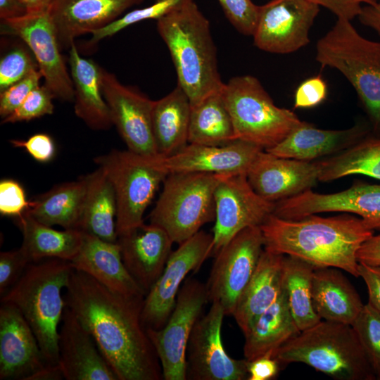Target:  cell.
<instances>
[{"label":"cell","instance_id":"1","mask_svg":"<svg viewBox=\"0 0 380 380\" xmlns=\"http://www.w3.org/2000/svg\"><path fill=\"white\" fill-rule=\"evenodd\" d=\"M66 306L91 334L118 380H160L162 367L141 313L145 296L114 292L72 268Z\"/></svg>","mask_w":380,"mask_h":380},{"label":"cell","instance_id":"2","mask_svg":"<svg viewBox=\"0 0 380 380\" xmlns=\"http://www.w3.org/2000/svg\"><path fill=\"white\" fill-rule=\"evenodd\" d=\"M264 248L304 260L315 267H335L359 277L357 252L374 230L348 214L297 220L271 214L260 226Z\"/></svg>","mask_w":380,"mask_h":380},{"label":"cell","instance_id":"3","mask_svg":"<svg viewBox=\"0 0 380 380\" xmlns=\"http://www.w3.org/2000/svg\"><path fill=\"white\" fill-rule=\"evenodd\" d=\"M156 27L191 106L222 89L210 23L194 1L157 20Z\"/></svg>","mask_w":380,"mask_h":380},{"label":"cell","instance_id":"4","mask_svg":"<svg viewBox=\"0 0 380 380\" xmlns=\"http://www.w3.org/2000/svg\"><path fill=\"white\" fill-rule=\"evenodd\" d=\"M72 267L69 261L46 258L30 262L1 302L15 306L27 322L47 365H58V331L66 306L63 290Z\"/></svg>","mask_w":380,"mask_h":380},{"label":"cell","instance_id":"5","mask_svg":"<svg viewBox=\"0 0 380 380\" xmlns=\"http://www.w3.org/2000/svg\"><path fill=\"white\" fill-rule=\"evenodd\" d=\"M280 365L299 362L336 380H374L376 375L350 324L321 320L273 355Z\"/></svg>","mask_w":380,"mask_h":380},{"label":"cell","instance_id":"6","mask_svg":"<svg viewBox=\"0 0 380 380\" xmlns=\"http://www.w3.org/2000/svg\"><path fill=\"white\" fill-rule=\"evenodd\" d=\"M315 59L347 79L368 115L373 133L380 135V42L362 36L350 20L337 18L317 41Z\"/></svg>","mask_w":380,"mask_h":380},{"label":"cell","instance_id":"7","mask_svg":"<svg viewBox=\"0 0 380 380\" xmlns=\"http://www.w3.org/2000/svg\"><path fill=\"white\" fill-rule=\"evenodd\" d=\"M229 175L203 172L168 174L150 215V223L181 244L215 220V191Z\"/></svg>","mask_w":380,"mask_h":380},{"label":"cell","instance_id":"8","mask_svg":"<svg viewBox=\"0 0 380 380\" xmlns=\"http://www.w3.org/2000/svg\"><path fill=\"white\" fill-rule=\"evenodd\" d=\"M222 92L236 140L265 151L280 143L302 122L292 110L276 106L253 75L233 77Z\"/></svg>","mask_w":380,"mask_h":380},{"label":"cell","instance_id":"9","mask_svg":"<svg viewBox=\"0 0 380 380\" xmlns=\"http://www.w3.org/2000/svg\"><path fill=\"white\" fill-rule=\"evenodd\" d=\"M94 162L104 170L114 189L117 235L143 223L146 210L168 175L159 156L113 150L97 156Z\"/></svg>","mask_w":380,"mask_h":380},{"label":"cell","instance_id":"10","mask_svg":"<svg viewBox=\"0 0 380 380\" xmlns=\"http://www.w3.org/2000/svg\"><path fill=\"white\" fill-rule=\"evenodd\" d=\"M263 250L260 227L254 226L239 232L215 255L205 286L208 301L220 304L225 315H233Z\"/></svg>","mask_w":380,"mask_h":380},{"label":"cell","instance_id":"11","mask_svg":"<svg viewBox=\"0 0 380 380\" xmlns=\"http://www.w3.org/2000/svg\"><path fill=\"white\" fill-rule=\"evenodd\" d=\"M208 301L206 286L195 279L182 285L170 316L158 330L146 329L165 380L186 379V348L191 331Z\"/></svg>","mask_w":380,"mask_h":380},{"label":"cell","instance_id":"12","mask_svg":"<svg viewBox=\"0 0 380 380\" xmlns=\"http://www.w3.org/2000/svg\"><path fill=\"white\" fill-rule=\"evenodd\" d=\"M213 249V234L200 230L170 253L162 274L144 299L141 317L146 329L158 330L165 326L185 277L201 268Z\"/></svg>","mask_w":380,"mask_h":380},{"label":"cell","instance_id":"13","mask_svg":"<svg viewBox=\"0 0 380 380\" xmlns=\"http://www.w3.org/2000/svg\"><path fill=\"white\" fill-rule=\"evenodd\" d=\"M224 310L212 303L190 335L186 348V379L244 380L248 378L246 359L231 357L221 338Z\"/></svg>","mask_w":380,"mask_h":380},{"label":"cell","instance_id":"14","mask_svg":"<svg viewBox=\"0 0 380 380\" xmlns=\"http://www.w3.org/2000/svg\"><path fill=\"white\" fill-rule=\"evenodd\" d=\"M319 6L310 0H270L260 6L253 34L255 46L276 54L293 53L310 42Z\"/></svg>","mask_w":380,"mask_h":380},{"label":"cell","instance_id":"15","mask_svg":"<svg viewBox=\"0 0 380 380\" xmlns=\"http://www.w3.org/2000/svg\"><path fill=\"white\" fill-rule=\"evenodd\" d=\"M3 21L4 32L19 37L34 55L45 86L55 98L74 101L72 80L60 52L59 40L49 11L27 13Z\"/></svg>","mask_w":380,"mask_h":380},{"label":"cell","instance_id":"16","mask_svg":"<svg viewBox=\"0 0 380 380\" xmlns=\"http://www.w3.org/2000/svg\"><path fill=\"white\" fill-rule=\"evenodd\" d=\"M215 217L213 253L243 229L260 226L274 212L275 202L258 194L246 175H229L215 191Z\"/></svg>","mask_w":380,"mask_h":380},{"label":"cell","instance_id":"17","mask_svg":"<svg viewBox=\"0 0 380 380\" xmlns=\"http://www.w3.org/2000/svg\"><path fill=\"white\" fill-rule=\"evenodd\" d=\"M101 85L113 124L127 149L143 156H158L152 128L154 101L137 88L122 84L103 68Z\"/></svg>","mask_w":380,"mask_h":380},{"label":"cell","instance_id":"18","mask_svg":"<svg viewBox=\"0 0 380 380\" xmlns=\"http://www.w3.org/2000/svg\"><path fill=\"white\" fill-rule=\"evenodd\" d=\"M327 212L356 214L366 226L380 229V184L358 183L334 194H318L308 189L275 202L273 214L286 220L300 219Z\"/></svg>","mask_w":380,"mask_h":380},{"label":"cell","instance_id":"19","mask_svg":"<svg viewBox=\"0 0 380 380\" xmlns=\"http://www.w3.org/2000/svg\"><path fill=\"white\" fill-rule=\"evenodd\" d=\"M1 303L0 379L30 380L47 364L22 313L13 305Z\"/></svg>","mask_w":380,"mask_h":380},{"label":"cell","instance_id":"20","mask_svg":"<svg viewBox=\"0 0 380 380\" xmlns=\"http://www.w3.org/2000/svg\"><path fill=\"white\" fill-rule=\"evenodd\" d=\"M262 151L241 140L222 146L188 144L174 155L159 156V161L167 174L203 172L247 175Z\"/></svg>","mask_w":380,"mask_h":380},{"label":"cell","instance_id":"21","mask_svg":"<svg viewBox=\"0 0 380 380\" xmlns=\"http://www.w3.org/2000/svg\"><path fill=\"white\" fill-rule=\"evenodd\" d=\"M123 263L146 295L162 274L173 241L161 227L144 222L117 235Z\"/></svg>","mask_w":380,"mask_h":380},{"label":"cell","instance_id":"22","mask_svg":"<svg viewBox=\"0 0 380 380\" xmlns=\"http://www.w3.org/2000/svg\"><path fill=\"white\" fill-rule=\"evenodd\" d=\"M58 365L67 380H118L91 334L65 306L58 331Z\"/></svg>","mask_w":380,"mask_h":380},{"label":"cell","instance_id":"23","mask_svg":"<svg viewBox=\"0 0 380 380\" xmlns=\"http://www.w3.org/2000/svg\"><path fill=\"white\" fill-rule=\"evenodd\" d=\"M319 163L275 156L261 151L247 174L253 190L272 201L295 196L314 186Z\"/></svg>","mask_w":380,"mask_h":380},{"label":"cell","instance_id":"24","mask_svg":"<svg viewBox=\"0 0 380 380\" xmlns=\"http://www.w3.org/2000/svg\"><path fill=\"white\" fill-rule=\"evenodd\" d=\"M143 0H53L49 10L59 43L70 46L77 37L111 23Z\"/></svg>","mask_w":380,"mask_h":380},{"label":"cell","instance_id":"25","mask_svg":"<svg viewBox=\"0 0 380 380\" xmlns=\"http://www.w3.org/2000/svg\"><path fill=\"white\" fill-rule=\"evenodd\" d=\"M83 232L81 247L69 261L75 270L84 272L110 290L127 296H145V292L125 267L118 244Z\"/></svg>","mask_w":380,"mask_h":380},{"label":"cell","instance_id":"26","mask_svg":"<svg viewBox=\"0 0 380 380\" xmlns=\"http://www.w3.org/2000/svg\"><path fill=\"white\" fill-rule=\"evenodd\" d=\"M361 124L340 130L318 129L305 121L275 146L265 151L280 158L311 161L338 153L368 134Z\"/></svg>","mask_w":380,"mask_h":380},{"label":"cell","instance_id":"27","mask_svg":"<svg viewBox=\"0 0 380 380\" xmlns=\"http://www.w3.org/2000/svg\"><path fill=\"white\" fill-rule=\"evenodd\" d=\"M284 255L265 248L262 251L232 315L243 335L278 298L283 287Z\"/></svg>","mask_w":380,"mask_h":380},{"label":"cell","instance_id":"28","mask_svg":"<svg viewBox=\"0 0 380 380\" xmlns=\"http://www.w3.org/2000/svg\"><path fill=\"white\" fill-rule=\"evenodd\" d=\"M70 48L75 115L91 129H108L113 124L102 91L103 68L91 59L82 57L74 42Z\"/></svg>","mask_w":380,"mask_h":380},{"label":"cell","instance_id":"29","mask_svg":"<svg viewBox=\"0 0 380 380\" xmlns=\"http://www.w3.org/2000/svg\"><path fill=\"white\" fill-rule=\"evenodd\" d=\"M312 304L322 320L350 324L365 304L354 286L335 267H315L312 283Z\"/></svg>","mask_w":380,"mask_h":380},{"label":"cell","instance_id":"30","mask_svg":"<svg viewBox=\"0 0 380 380\" xmlns=\"http://www.w3.org/2000/svg\"><path fill=\"white\" fill-rule=\"evenodd\" d=\"M300 331L289 309L284 286L276 301L257 319L244 335L243 354L251 361L274 353Z\"/></svg>","mask_w":380,"mask_h":380},{"label":"cell","instance_id":"31","mask_svg":"<svg viewBox=\"0 0 380 380\" xmlns=\"http://www.w3.org/2000/svg\"><path fill=\"white\" fill-rule=\"evenodd\" d=\"M191 109L187 95L178 85L164 97L154 101L152 128L158 156H170L189 144Z\"/></svg>","mask_w":380,"mask_h":380},{"label":"cell","instance_id":"32","mask_svg":"<svg viewBox=\"0 0 380 380\" xmlns=\"http://www.w3.org/2000/svg\"><path fill=\"white\" fill-rule=\"evenodd\" d=\"M16 220L23 237L21 247L30 262L46 258L71 261L81 247L83 232L80 229H54L39 222L27 211Z\"/></svg>","mask_w":380,"mask_h":380},{"label":"cell","instance_id":"33","mask_svg":"<svg viewBox=\"0 0 380 380\" xmlns=\"http://www.w3.org/2000/svg\"><path fill=\"white\" fill-rule=\"evenodd\" d=\"M84 177L87 190L79 229L116 242L117 203L112 183L99 167Z\"/></svg>","mask_w":380,"mask_h":380},{"label":"cell","instance_id":"34","mask_svg":"<svg viewBox=\"0 0 380 380\" xmlns=\"http://www.w3.org/2000/svg\"><path fill=\"white\" fill-rule=\"evenodd\" d=\"M86 190V179L82 176L76 181L55 186L32 201L26 211L47 226L79 229Z\"/></svg>","mask_w":380,"mask_h":380},{"label":"cell","instance_id":"35","mask_svg":"<svg viewBox=\"0 0 380 380\" xmlns=\"http://www.w3.org/2000/svg\"><path fill=\"white\" fill-rule=\"evenodd\" d=\"M222 91L191 106L189 144L222 146L236 140Z\"/></svg>","mask_w":380,"mask_h":380},{"label":"cell","instance_id":"36","mask_svg":"<svg viewBox=\"0 0 380 380\" xmlns=\"http://www.w3.org/2000/svg\"><path fill=\"white\" fill-rule=\"evenodd\" d=\"M318 180L329 182L351 175L380 180V135L368 134L336 155L319 161Z\"/></svg>","mask_w":380,"mask_h":380},{"label":"cell","instance_id":"37","mask_svg":"<svg viewBox=\"0 0 380 380\" xmlns=\"http://www.w3.org/2000/svg\"><path fill=\"white\" fill-rule=\"evenodd\" d=\"M315 268L299 258L284 255L283 286L290 311L300 331L322 320L312 304V283Z\"/></svg>","mask_w":380,"mask_h":380},{"label":"cell","instance_id":"38","mask_svg":"<svg viewBox=\"0 0 380 380\" xmlns=\"http://www.w3.org/2000/svg\"><path fill=\"white\" fill-rule=\"evenodd\" d=\"M194 0H156L142 8L127 12L106 27L91 33L89 44L93 45L101 40L112 37L123 29L146 20H158L160 18L180 9Z\"/></svg>","mask_w":380,"mask_h":380},{"label":"cell","instance_id":"39","mask_svg":"<svg viewBox=\"0 0 380 380\" xmlns=\"http://www.w3.org/2000/svg\"><path fill=\"white\" fill-rule=\"evenodd\" d=\"M368 361L380 380V313L369 303L351 324Z\"/></svg>","mask_w":380,"mask_h":380},{"label":"cell","instance_id":"40","mask_svg":"<svg viewBox=\"0 0 380 380\" xmlns=\"http://www.w3.org/2000/svg\"><path fill=\"white\" fill-rule=\"evenodd\" d=\"M39 70L30 49L17 46L9 50L0 61V92Z\"/></svg>","mask_w":380,"mask_h":380},{"label":"cell","instance_id":"41","mask_svg":"<svg viewBox=\"0 0 380 380\" xmlns=\"http://www.w3.org/2000/svg\"><path fill=\"white\" fill-rule=\"evenodd\" d=\"M52 92L45 85L37 86L27 95L23 103L8 116L2 120L3 123H15L29 121L53 113Z\"/></svg>","mask_w":380,"mask_h":380},{"label":"cell","instance_id":"42","mask_svg":"<svg viewBox=\"0 0 380 380\" xmlns=\"http://www.w3.org/2000/svg\"><path fill=\"white\" fill-rule=\"evenodd\" d=\"M228 20L240 33L253 36L258 23L260 6L252 0H217Z\"/></svg>","mask_w":380,"mask_h":380},{"label":"cell","instance_id":"43","mask_svg":"<svg viewBox=\"0 0 380 380\" xmlns=\"http://www.w3.org/2000/svg\"><path fill=\"white\" fill-rule=\"evenodd\" d=\"M42 75L36 70L0 93V115L4 119L25 99L30 91L39 86Z\"/></svg>","mask_w":380,"mask_h":380},{"label":"cell","instance_id":"44","mask_svg":"<svg viewBox=\"0 0 380 380\" xmlns=\"http://www.w3.org/2000/svg\"><path fill=\"white\" fill-rule=\"evenodd\" d=\"M30 261L20 246L0 253V294L2 296L25 272Z\"/></svg>","mask_w":380,"mask_h":380},{"label":"cell","instance_id":"45","mask_svg":"<svg viewBox=\"0 0 380 380\" xmlns=\"http://www.w3.org/2000/svg\"><path fill=\"white\" fill-rule=\"evenodd\" d=\"M24 189L17 181L4 179L0 182V213L4 216L20 217L32 205Z\"/></svg>","mask_w":380,"mask_h":380},{"label":"cell","instance_id":"46","mask_svg":"<svg viewBox=\"0 0 380 380\" xmlns=\"http://www.w3.org/2000/svg\"><path fill=\"white\" fill-rule=\"evenodd\" d=\"M327 82L321 75L309 77L303 81L294 94L295 108H310L322 103L327 96Z\"/></svg>","mask_w":380,"mask_h":380},{"label":"cell","instance_id":"47","mask_svg":"<svg viewBox=\"0 0 380 380\" xmlns=\"http://www.w3.org/2000/svg\"><path fill=\"white\" fill-rule=\"evenodd\" d=\"M10 142L14 147L23 148L34 160L40 163L50 161L56 152L52 138L44 133L35 134L25 141L12 139Z\"/></svg>","mask_w":380,"mask_h":380},{"label":"cell","instance_id":"48","mask_svg":"<svg viewBox=\"0 0 380 380\" xmlns=\"http://www.w3.org/2000/svg\"><path fill=\"white\" fill-rule=\"evenodd\" d=\"M319 6H322L337 18L352 20L357 18L364 5H373L377 0H310Z\"/></svg>","mask_w":380,"mask_h":380},{"label":"cell","instance_id":"49","mask_svg":"<svg viewBox=\"0 0 380 380\" xmlns=\"http://www.w3.org/2000/svg\"><path fill=\"white\" fill-rule=\"evenodd\" d=\"M359 277L368 291V303L380 313V267L359 263Z\"/></svg>","mask_w":380,"mask_h":380},{"label":"cell","instance_id":"50","mask_svg":"<svg viewBox=\"0 0 380 380\" xmlns=\"http://www.w3.org/2000/svg\"><path fill=\"white\" fill-rule=\"evenodd\" d=\"M280 364L274 358L263 356L248 361V380H270L277 376Z\"/></svg>","mask_w":380,"mask_h":380},{"label":"cell","instance_id":"51","mask_svg":"<svg viewBox=\"0 0 380 380\" xmlns=\"http://www.w3.org/2000/svg\"><path fill=\"white\" fill-rule=\"evenodd\" d=\"M357 259L359 263L380 267V234H373L361 245Z\"/></svg>","mask_w":380,"mask_h":380},{"label":"cell","instance_id":"52","mask_svg":"<svg viewBox=\"0 0 380 380\" xmlns=\"http://www.w3.org/2000/svg\"><path fill=\"white\" fill-rule=\"evenodd\" d=\"M357 19L380 36V0L373 5H364Z\"/></svg>","mask_w":380,"mask_h":380},{"label":"cell","instance_id":"53","mask_svg":"<svg viewBox=\"0 0 380 380\" xmlns=\"http://www.w3.org/2000/svg\"><path fill=\"white\" fill-rule=\"evenodd\" d=\"M27 10L20 0H0V18L6 20L21 17Z\"/></svg>","mask_w":380,"mask_h":380},{"label":"cell","instance_id":"54","mask_svg":"<svg viewBox=\"0 0 380 380\" xmlns=\"http://www.w3.org/2000/svg\"><path fill=\"white\" fill-rule=\"evenodd\" d=\"M27 13H37L49 10L53 0H20Z\"/></svg>","mask_w":380,"mask_h":380}]
</instances>
